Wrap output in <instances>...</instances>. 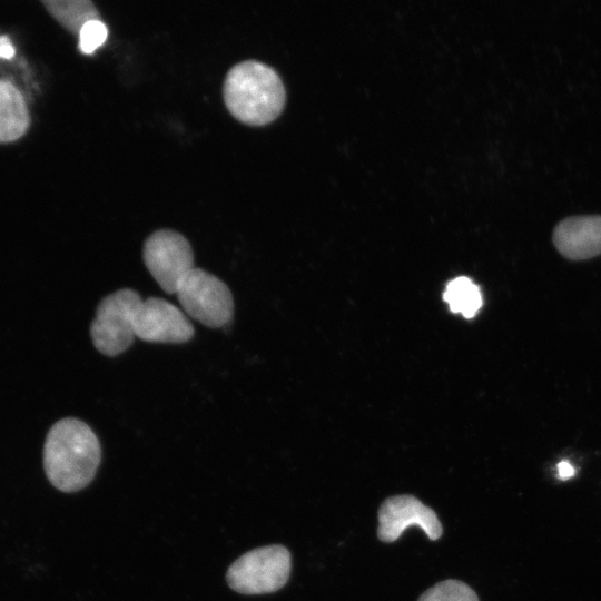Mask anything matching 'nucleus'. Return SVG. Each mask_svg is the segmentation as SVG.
Instances as JSON below:
<instances>
[{"instance_id":"nucleus-8","label":"nucleus","mask_w":601,"mask_h":601,"mask_svg":"<svg viewBox=\"0 0 601 601\" xmlns=\"http://www.w3.org/2000/svg\"><path fill=\"white\" fill-rule=\"evenodd\" d=\"M408 526L421 528L433 541L443 533L436 513L415 496L395 495L386 499L378 510V539L393 542Z\"/></svg>"},{"instance_id":"nucleus-3","label":"nucleus","mask_w":601,"mask_h":601,"mask_svg":"<svg viewBox=\"0 0 601 601\" xmlns=\"http://www.w3.org/2000/svg\"><path fill=\"white\" fill-rule=\"evenodd\" d=\"M141 300L136 290L121 288L99 303L90 326L97 351L106 356H116L132 345L136 338L135 313Z\"/></svg>"},{"instance_id":"nucleus-11","label":"nucleus","mask_w":601,"mask_h":601,"mask_svg":"<svg viewBox=\"0 0 601 601\" xmlns=\"http://www.w3.org/2000/svg\"><path fill=\"white\" fill-rule=\"evenodd\" d=\"M42 3L48 12L73 35L79 36L87 22L100 20V14L90 0H51Z\"/></svg>"},{"instance_id":"nucleus-4","label":"nucleus","mask_w":601,"mask_h":601,"mask_svg":"<svg viewBox=\"0 0 601 601\" xmlns=\"http://www.w3.org/2000/svg\"><path fill=\"white\" fill-rule=\"evenodd\" d=\"M290 573V553L283 545L252 550L228 569L229 587L243 594L270 593L283 588Z\"/></svg>"},{"instance_id":"nucleus-15","label":"nucleus","mask_w":601,"mask_h":601,"mask_svg":"<svg viewBox=\"0 0 601 601\" xmlns=\"http://www.w3.org/2000/svg\"><path fill=\"white\" fill-rule=\"evenodd\" d=\"M14 55V49L6 36L0 37V58L10 59Z\"/></svg>"},{"instance_id":"nucleus-16","label":"nucleus","mask_w":601,"mask_h":601,"mask_svg":"<svg viewBox=\"0 0 601 601\" xmlns=\"http://www.w3.org/2000/svg\"><path fill=\"white\" fill-rule=\"evenodd\" d=\"M558 467L559 476L561 479H568L574 474V469L569 464V462H561Z\"/></svg>"},{"instance_id":"nucleus-14","label":"nucleus","mask_w":601,"mask_h":601,"mask_svg":"<svg viewBox=\"0 0 601 601\" xmlns=\"http://www.w3.org/2000/svg\"><path fill=\"white\" fill-rule=\"evenodd\" d=\"M107 27L101 20L87 22L79 32V49L82 53H92L107 38Z\"/></svg>"},{"instance_id":"nucleus-7","label":"nucleus","mask_w":601,"mask_h":601,"mask_svg":"<svg viewBox=\"0 0 601 601\" xmlns=\"http://www.w3.org/2000/svg\"><path fill=\"white\" fill-rule=\"evenodd\" d=\"M134 327L136 337L149 343L180 344L194 336V326L184 312L160 297L141 300Z\"/></svg>"},{"instance_id":"nucleus-10","label":"nucleus","mask_w":601,"mask_h":601,"mask_svg":"<svg viewBox=\"0 0 601 601\" xmlns=\"http://www.w3.org/2000/svg\"><path fill=\"white\" fill-rule=\"evenodd\" d=\"M30 124L21 92L10 81L0 79V142L21 138Z\"/></svg>"},{"instance_id":"nucleus-6","label":"nucleus","mask_w":601,"mask_h":601,"mask_svg":"<svg viewBox=\"0 0 601 601\" xmlns=\"http://www.w3.org/2000/svg\"><path fill=\"white\" fill-rule=\"evenodd\" d=\"M142 257L147 269L167 294H176L181 280L195 268L189 242L171 229L152 233L144 244Z\"/></svg>"},{"instance_id":"nucleus-2","label":"nucleus","mask_w":601,"mask_h":601,"mask_svg":"<svg viewBox=\"0 0 601 601\" xmlns=\"http://www.w3.org/2000/svg\"><path fill=\"white\" fill-rule=\"evenodd\" d=\"M227 110L248 126H265L283 111L286 91L278 73L269 66L246 60L233 66L224 81Z\"/></svg>"},{"instance_id":"nucleus-12","label":"nucleus","mask_w":601,"mask_h":601,"mask_svg":"<svg viewBox=\"0 0 601 601\" xmlns=\"http://www.w3.org/2000/svg\"><path fill=\"white\" fill-rule=\"evenodd\" d=\"M444 299L450 308L471 318L482 306V295L479 287L466 277H457L449 283Z\"/></svg>"},{"instance_id":"nucleus-5","label":"nucleus","mask_w":601,"mask_h":601,"mask_svg":"<svg viewBox=\"0 0 601 601\" xmlns=\"http://www.w3.org/2000/svg\"><path fill=\"white\" fill-rule=\"evenodd\" d=\"M176 295L186 314L207 327H221L233 317L230 289L221 279L201 268H193L185 276Z\"/></svg>"},{"instance_id":"nucleus-9","label":"nucleus","mask_w":601,"mask_h":601,"mask_svg":"<svg viewBox=\"0 0 601 601\" xmlns=\"http://www.w3.org/2000/svg\"><path fill=\"white\" fill-rule=\"evenodd\" d=\"M552 240L565 258L582 260L601 254V216H573L561 220Z\"/></svg>"},{"instance_id":"nucleus-1","label":"nucleus","mask_w":601,"mask_h":601,"mask_svg":"<svg viewBox=\"0 0 601 601\" xmlns=\"http://www.w3.org/2000/svg\"><path fill=\"white\" fill-rule=\"evenodd\" d=\"M101 459L100 443L82 421L66 417L49 430L43 445V469L61 492H76L93 479Z\"/></svg>"},{"instance_id":"nucleus-13","label":"nucleus","mask_w":601,"mask_h":601,"mask_svg":"<svg viewBox=\"0 0 601 601\" xmlns=\"http://www.w3.org/2000/svg\"><path fill=\"white\" fill-rule=\"evenodd\" d=\"M418 601H479V598L464 582L445 580L425 591Z\"/></svg>"}]
</instances>
